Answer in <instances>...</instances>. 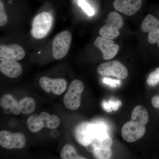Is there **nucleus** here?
I'll return each instance as SVG.
<instances>
[{"mask_svg": "<svg viewBox=\"0 0 159 159\" xmlns=\"http://www.w3.org/2000/svg\"><path fill=\"white\" fill-rule=\"evenodd\" d=\"M84 90V85L81 80L75 79L72 81L63 98L64 103L67 108L75 111L79 108Z\"/></svg>", "mask_w": 159, "mask_h": 159, "instance_id": "1", "label": "nucleus"}, {"mask_svg": "<svg viewBox=\"0 0 159 159\" xmlns=\"http://www.w3.org/2000/svg\"><path fill=\"white\" fill-rule=\"evenodd\" d=\"M106 22L99 30L101 37L111 40L116 38L120 34L119 30L123 25L122 16L116 12H111L107 16Z\"/></svg>", "mask_w": 159, "mask_h": 159, "instance_id": "2", "label": "nucleus"}, {"mask_svg": "<svg viewBox=\"0 0 159 159\" xmlns=\"http://www.w3.org/2000/svg\"><path fill=\"white\" fill-rule=\"evenodd\" d=\"M53 22V18L50 13L43 12L34 17L32 21L31 33L37 39L45 37L51 30Z\"/></svg>", "mask_w": 159, "mask_h": 159, "instance_id": "3", "label": "nucleus"}, {"mask_svg": "<svg viewBox=\"0 0 159 159\" xmlns=\"http://www.w3.org/2000/svg\"><path fill=\"white\" fill-rule=\"evenodd\" d=\"M72 39V34L68 31H62L55 36L52 46L54 59H61L65 57L68 53Z\"/></svg>", "mask_w": 159, "mask_h": 159, "instance_id": "4", "label": "nucleus"}, {"mask_svg": "<svg viewBox=\"0 0 159 159\" xmlns=\"http://www.w3.org/2000/svg\"><path fill=\"white\" fill-rule=\"evenodd\" d=\"M97 125L92 122H85L77 125L74 130V136L77 142L84 147L92 144L95 139Z\"/></svg>", "mask_w": 159, "mask_h": 159, "instance_id": "5", "label": "nucleus"}, {"mask_svg": "<svg viewBox=\"0 0 159 159\" xmlns=\"http://www.w3.org/2000/svg\"><path fill=\"white\" fill-rule=\"evenodd\" d=\"M97 72L102 76H112L118 79H126L128 76L127 68L121 62L117 61H112L99 65Z\"/></svg>", "mask_w": 159, "mask_h": 159, "instance_id": "6", "label": "nucleus"}, {"mask_svg": "<svg viewBox=\"0 0 159 159\" xmlns=\"http://www.w3.org/2000/svg\"><path fill=\"white\" fill-rule=\"evenodd\" d=\"M26 142L25 137L20 133H12L6 130L0 132V145L3 148L20 149L25 147Z\"/></svg>", "mask_w": 159, "mask_h": 159, "instance_id": "7", "label": "nucleus"}, {"mask_svg": "<svg viewBox=\"0 0 159 159\" xmlns=\"http://www.w3.org/2000/svg\"><path fill=\"white\" fill-rule=\"evenodd\" d=\"M146 131L145 125L130 121L122 126L121 134L122 138L129 143H132L141 139Z\"/></svg>", "mask_w": 159, "mask_h": 159, "instance_id": "8", "label": "nucleus"}, {"mask_svg": "<svg viewBox=\"0 0 159 159\" xmlns=\"http://www.w3.org/2000/svg\"><path fill=\"white\" fill-rule=\"evenodd\" d=\"M142 32H148V42L156 44L159 40V19L152 14L146 16L141 25Z\"/></svg>", "mask_w": 159, "mask_h": 159, "instance_id": "9", "label": "nucleus"}, {"mask_svg": "<svg viewBox=\"0 0 159 159\" xmlns=\"http://www.w3.org/2000/svg\"><path fill=\"white\" fill-rule=\"evenodd\" d=\"M39 85L43 90L47 93L52 92L54 95H60L65 91L67 82L63 78L52 79L47 77L40 78Z\"/></svg>", "mask_w": 159, "mask_h": 159, "instance_id": "10", "label": "nucleus"}, {"mask_svg": "<svg viewBox=\"0 0 159 159\" xmlns=\"http://www.w3.org/2000/svg\"><path fill=\"white\" fill-rule=\"evenodd\" d=\"M94 45L102 52V57L106 60L113 58L119 52V47L113 41L102 37H98L94 42Z\"/></svg>", "mask_w": 159, "mask_h": 159, "instance_id": "11", "label": "nucleus"}, {"mask_svg": "<svg viewBox=\"0 0 159 159\" xmlns=\"http://www.w3.org/2000/svg\"><path fill=\"white\" fill-rule=\"evenodd\" d=\"M142 4V0H115L113 6L117 11L131 16L139 11Z\"/></svg>", "mask_w": 159, "mask_h": 159, "instance_id": "12", "label": "nucleus"}, {"mask_svg": "<svg viewBox=\"0 0 159 159\" xmlns=\"http://www.w3.org/2000/svg\"><path fill=\"white\" fill-rule=\"evenodd\" d=\"M25 56V52L21 46L16 44L0 46V57L11 60L19 61Z\"/></svg>", "mask_w": 159, "mask_h": 159, "instance_id": "13", "label": "nucleus"}, {"mask_svg": "<svg viewBox=\"0 0 159 159\" xmlns=\"http://www.w3.org/2000/svg\"><path fill=\"white\" fill-rule=\"evenodd\" d=\"M0 71L6 77L15 78L22 74L21 66L16 61L0 58Z\"/></svg>", "mask_w": 159, "mask_h": 159, "instance_id": "14", "label": "nucleus"}, {"mask_svg": "<svg viewBox=\"0 0 159 159\" xmlns=\"http://www.w3.org/2000/svg\"><path fill=\"white\" fill-rule=\"evenodd\" d=\"M0 105L5 114L12 113L14 115H18L21 112L19 102L11 95L6 94L1 97Z\"/></svg>", "mask_w": 159, "mask_h": 159, "instance_id": "15", "label": "nucleus"}, {"mask_svg": "<svg viewBox=\"0 0 159 159\" xmlns=\"http://www.w3.org/2000/svg\"><path fill=\"white\" fill-rule=\"evenodd\" d=\"M149 117L146 109L142 106H137L132 112L131 121L145 125L148 122Z\"/></svg>", "mask_w": 159, "mask_h": 159, "instance_id": "16", "label": "nucleus"}, {"mask_svg": "<svg viewBox=\"0 0 159 159\" xmlns=\"http://www.w3.org/2000/svg\"><path fill=\"white\" fill-rule=\"evenodd\" d=\"M21 112L25 115L32 113L36 108V102L31 97H25L19 102Z\"/></svg>", "mask_w": 159, "mask_h": 159, "instance_id": "17", "label": "nucleus"}, {"mask_svg": "<svg viewBox=\"0 0 159 159\" xmlns=\"http://www.w3.org/2000/svg\"><path fill=\"white\" fill-rule=\"evenodd\" d=\"M27 124L29 130L33 133H37L44 127L41 118L36 115L29 116L27 119Z\"/></svg>", "mask_w": 159, "mask_h": 159, "instance_id": "18", "label": "nucleus"}, {"mask_svg": "<svg viewBox=\"0 0 159 159\" xmlns=\"http://www.w3.org/2000/svg\"><path fill=\"white\" fill-rule=\"evenodd\" d=\"M60 155L63 159H86L79 156L74 146L69 144H67L63 148L61 152Z\"/></svg>", "mask_w": 159, "mask_h": 159, "instance_id": "19", "label": "nucleus"}, {"mask_svg": "<svg viewBox=\"0 0 159 159\" xmlns=\"http://www.w3.org/2000/svg\"><path fill=\"white\" fill-rule=\"evenodd\" d=\"M92 151L97 159H110L111 157V148H93Z\"/></svg>", "mask_w": 159, "mask_h": 159, "instance_id": "20", "label": "nucleus"}, {"mask_svg": "<svg viewBox=\"0 0 159 159\" xmlns=\"http://www.w3.org/2000/svg\"><path fill=\"white\" fill-rule=\"evenodd\" d=\"M147 82L150 86H154L159 83V68L151 73L147 78Z\"/></svg>", "mask_w": 159, "mask_h": 159, "instance_id": "21", "label": "nucleus"}, {"mask_svg": "<svg viewBox=\"0 0 159 159\" xmlns=\"http://www.w3.org/2000/svg\"><path fill=\"white\" fill-rule=\"evenodd\" d=\"M78 5L89 16H93L95 14L94 9L86 2L85 0H78Z\"/></svg>", "mask_w": 159, "mask_h": 159, "instance_id": "22", "label": "nucleus"}, {"mask_svg": "<svg viewBox=\"0 0 159 159\" xmlns=\"http://www.w3.org/2000/svg\"><path fill=\"white\" fill-rule=\"evenodd\" d=\"M8 18L4 9V6L2 1L0 2V26L3 27L7 24Z\"/></svg>", "mask_w": 159, "mask_h": 159, "instance_id": "23", "label": "nucleus"}, {"mask_svg": "<svg viewBox=\"0 0 159 159\" xmlns=\"http://www.w3.org/2000/svg\"><path fill=\"white\" fill-rule=\"evenodd\" d=\"M103 82L107 84H109V85L111 86H116V84H119V83H120V81L105 78L103 79Z\"/></svg>", "mask_w": 159, "mask_h": 159, "instance_id": "24", "label": "nucleus"}, {"mask_svg": "<svg viewBox=\"0 0 159 159\" xmlns=\"http://www.w3.org/2000/svg\"><path fill=\"white\" fill-rule=\"evenodd\" d=\"M151 101L154 107L159 108V97L158 96H155L152 97Z\"/></svg>", "mask_w": 159, "mask_h": 159, "instance_id": "25", "label": "nucleus"}, {"mask_svg": "<svg viewBox=\"0 0 159 159\" xmlns=\"http://www.w3.org/2000/svg\"><path fill=\"white\" fill-rule=\"evenodd\" d=\"M9 126L11 128H14L17 126L18 125V121L16 119H12L9 121Z\"/></svg>", "mask_w": 159, "mask_h": 159, "instance_id": "26", "label": "nucleus"}, {"mask_svg": "<svg viewBox=\"0 0 159 159\" xmlns=\"http://www.w3.org/2000/svg\"><path fill=\"white\" fill-rule=\"evenodd\" d=\"M51 136L53 139H56L59 136V132L57 129H53L51 132Z\"/></svg>", "mask_w": 159, "mask_h": 159, "instance_id": "27", "label": "nucleus"}, {"mask_svg": "<svg viewBox=\"0 0 159 159\" xmlns=\"http://www.w3.org/2000/svg\"><path fill=\"white\" fill-rule=\"evenodd\" d=\"M156 44L157 47L159 49V40L158 41V42H157Z\"/></svg>", "mask_w": 159, "mask_h": 159, "instance_id": "28", "label": "nucleus"}]
</instances>
